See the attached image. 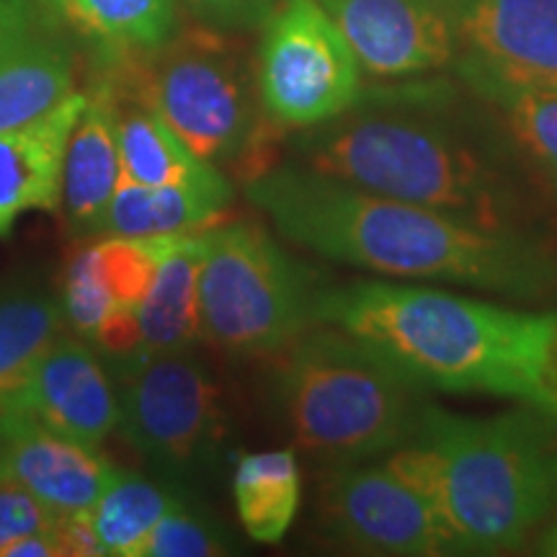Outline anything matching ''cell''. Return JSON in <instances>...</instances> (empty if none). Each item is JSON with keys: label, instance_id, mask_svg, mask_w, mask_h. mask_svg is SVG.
I'll return each instance as SVG.
<instances>
[{"label": "cell", "instance_id": "obj_1", "mask_svg": "<svg viewBox=\"0 0 557 557\" xmlns=\"http://www.w3.org/2000/svg\"><path fill=\"white\" fill-rule=\"evenodd\" d=\"M246 197L282 238L393 282L447 284L557 308V243L359 189L308 165H269Z\"/></svg>", "mask_w": 557, "mask_h": 557}, {"label": "cell", "instance_id": "obj_2", "mask_svg": "<svg viewBox=\"0 0 557 557\" xmlns=\"http://www.w3.org/2000/svg\"><path fill=\"white\" fill-rule=\"evenodd\" d=\"M292 152L295 163L344 184L480 225L532 233L549 225L547 194L498 116L436 86L361 90L336 120L299 129Z\"/></svg>", "mask_w": 557, "mask_h": 557}, {"label": "cell", "instance_id": "obj_3", "mask_svg": "<svg viewBox=\"0 0 557 557\" xmlns=\"http://www.w3.org/2000/svg\"><path fill=\"white\" fill-rule=\"evenodd\" d=\"M318 325L374 346L423 389L491 395L557 416V308L367 278L320 292Z\"/></svg>", "mask_w": 557, "mask_h": 557}, {"label": "cell", "instance_id": "obj_4", "mask_svg": "<svg viewBox=\"0 0 557 557\" xmlns=\"http://www.w3.org/2000/svg\"><path fill=\"white\" fill-rule=\"evenodd\" d=\"M385 465L431 506L457 555L513 553L557 513V416H462L426 403Z\"/></svg>", "mask_w": 557, "mask_h": 557}, {"label": "cell", "instance_id": "obj_5", "mask_svg": "<svg viewBox=\"0 0 557 557\" xmlns=\"http://www.w3.org/2000/svg\"><path fill=\"white\" fill-rule=\"evenodd\" d=\"M271 406L297 449L329 465L377 459L406 444L426 393L385 354L312 325L276 354Z\"/></svg>", "mask_w": 557, "mask_h": 557}, {"label": "cell", "instance_id": "obj_6", "mask_svg": "<svg viewBox=\"0 0 557 557\" xmlns=\"http://www.w3.org/2000/svg\"><path fill=\"white\" fill-rule=\"evenodd\" d=\"M233 37L197 24L152 52L99 58L96 70L156 109L194 156L250 178L267 169L261 152L274 124L263 111L256 60Z\"/></svg>", "mask_w": 557, "mask_h": 557}, {"label": "cell", "instance_id": "obj_7", "mask_svg": "<svg viewBox=\"0 0 557 557\" xmlns=\"http://www.w3.org/2000/svg\"><path fill=\"white\" fill-rule=\"evenodd\" d=\"M325 287L259 222L209 227L199 269L201 338L230 357H276L318 325Z\"/></svg>", "mask_w": 557, "mask_h": 557}, {"label": "cell", "instance_id": "obj_8", "mask_svg": "<svg viewBox=\"0 0 557 557\" xmlns=\"http://www.w3.org/2000/svg\"><path fill=\"white\" fill-rule=\"evenodd\" d=\"M124 438L178 483L205 480L225 455L227 408L220 382L191 357L165 354L114 369Z\"/></svg>", "mask_w": 557, "mask_h": 557}, {"label": "cell", "instance_id": "obj_9", "mask_svg": "<svg viewBox=\"0 0 557 557\" xmlns=\"http://www.w3.org/2000/svg\"><path fill=\"white\" fill-rule=\"evenodd\" d=\"M261 29L256 83L274 127H318L359 101L364 70L318 0H284Z\"/></svg>", "mask_w": 557, "mask_h": 557}, {"label": "cell", "instance_id": "obj_10", "mask_svg": "<svg viewBox=\"0 0 557 557\" xmlns=\"http://www.w3.org/2000/svg\"><path fill=\"white\" fill-rule=\"evenodd\" d=\"M320 527L338 545L377 557L457 555L447 529L385 459L331 465L320 483Z\"/></svg>", "mask_w": 557, "mask_h": 557}, {"label": "cell", "instance_id": "obj_11", "mask_svg": "<svg viewBox=\"0 0 557 557\" xmlns=\"http://www.w3.org/2000/svg\"><path fill=\"white\" fill-rule=\"evenodd\" d=\"M374 78L447 67L459 47L462 0H318Z\"/></svg>", "mask_w": 557, "mask_h": 557}, {"label": "cell", "instance_id": "obj_12", "mask_svg": "<svg viewBox=\"0 0 557 557\" xmlns=\"http://www.w3.org/2000/svg\"><path fill=\"white\" fill-rule=\"evenodd\" d=\"M67 26L41 0H0V132L29 124L75 94Z\"/></svg>", "mask_w": 557, "mask_h": 557}, {"label": "cell", "instance_id": "obj_13", "mask_svg": "<svg viewBox=\"0 0 557 557\" xmlns=\"http://www.w3.org/2000/svg\"><path fill=\"white\" fill-rule=\"evenodd\" d=\"M16 413L32 416L75 442L101 447L120 431V387L88 341L62 333L39 359Z\"/></svg>", "mask_w": 557, "mask_h": 557}, {"label": "cell", "instance_id": "obj_14", "mask_svg": "<svg viewBox=\"0 0 557 557\" xmlns=\"http://www.w3.org/2000/svg\"><path fill=\"white\" fill-rule=\"evenodd\" d=\"M120 475L99 447L41 426L26 413L0 416V478L58 513L86 511Z\"/></svg>", "mask_w": 557, "mask_h": 557}, {"label": "cell", "instance_id": "obj_15", "mask_svg": "<svg viewBox=\"0 0 557 557\" xmlns=\"http://www.w3.org/2000/svg\"><path fill=\"white\" fill-rule=\"evenodd\" d=\"M459 45L470 65L557 94V0H462Z\"/></svg>", "mask_w": 557, "mask_h": 557}, {"label": "cell", "instance_id": "obj_16", "mask_svg": "<svg viewBox=\"0 0 557 557\" xmlns=\"http://www.w3.org/2000/svg\"><path fill=\"white\" fill-rule=\"evenodd\" d=\"M83 107L86 90H75L39 120L0 132V240L24 214L60 209L67 139Z\"/></svg>", "mask_w": 557, "mask_h": 557}, {"label": "cell", "instance_id": "obj_17", "mask_svg": "<svg viewBox=\"0 0 557 557\" xmlns=\"http://www.w3.org/2000/svg\"><path fill=\"white\" fill-rule=\"evenodd\" d=\"M120 181L122 156L116 143L114 101L109 83L96 73L86 90V107L70 132L62 165L60 209L75 235L90 238Z\"/></svg>", "mask_w": 557, "mask_h": 557}, {"label": "cell", "instance_id": "obj_18", "mask_svg": "<svg viewBox=\"0 0 557 557\" xmlns=\"http://www.w3.org/2000/svg\"><path fill=\"white\" fill-rule=\"evenodd\" d=\"M96 73L111 88L122 176L145 186H199V189L233 186L225 171L194 156L189 145L163 122L156 109H150L139 96L103 70H96Z\"/></svg>", "mask_w": 557, "mask_h": 557}, {"label": "cell", "instance_id": "obj_19", "mask_svg": "<svg viewBox=\"0 0 557 557\" xmlns=\"http://www.w3.org/2000/svg\"><path fill=\"white\" fill-rule=\"evenodd\" d=\"M205 246L207 230L173 235L165 246L150 295L137 308V361L194 351V346L205 341L199 315V269Z\"/></svg>", "mask_w": 557, "mask_h": 557}, {"label": "cell", "instance_id": "obj_20", "mask_svg": "<svg viewBox=\"0 0 557 557\" xmlns=\"http://www.w3.org/2000/svg\"><path fill=\"white\" fill-rule=\"evenodd\" d=\"M233 205V186H145L122 176L90 238H171L220 225Z\"/></svg>", "mask_w": 557, "mask_h": 557}, {"label": "cell", "instance_id": "obj_21", "mask_svg": "<svg viewBox=\"0 0 557 557\" xmlns=\"http://www.w3.org/2000/svg\"><path fill=\"white\" fill-rule=\"evenodd\" d=\"M62 299L39 282L0 284V416L16 413L34 369L65 333Z\"/></svg>", "mask_w": 557, "mask_h": 557}, {"label": "cell", "instance_id": "obj_22", "mask_svg": "<svg viewBox=\"0 0 557 557\" xmlns=\"http://www.w3.org/2000/svg\"><path fill=\"white\" fill-rule=\"evenodd\" d=\"M459 75L498 116L527 169L557 201V94L517 86L465 60L459 62Z\"/></svg>", "mask_w": 557, "mask_h": 557}, {"label": "cell", "instance_id": "obj_23", "mask_svg": "<svg viewBox=\"0 0 557 557\" xmlns=\"http://www.w3.org/2000/svg\"><path fill=\"white\" fill-rule=\"evenodd\" d=\"M99 58L145 54L181 29L178 0H41Z\"/></svg>", "mask_w": 557, "mask_h": 557}, {"label": "cell", "instance_id": "obj_24", "mask_svg": "<svg viewBox=\"0 0 557 557\" xmlns=\"http://www.w3.org/2000/svg\"><path fill=\"white\" fill-rule=\"evenodd\" d=\"M235 511L250 540L276 545L289 532L302 500V470L295 449L243 455L233 470Z\"/></svg>", "mask_w": 557, "mask_h": 557}, {"label": "cell", "instance_id": "obj_25", "mask_svg": "<svg viewBox=\"0 0 557 557\" xmlns=\"http://www.w3.org/2000/svg\"><path fill=\"white\" fill-rule=\"evenodd\" d=\"M178 498L143 475L120 470L107 493L88 508L103 555L143 557L152 529Z\"/></svg>", "mask_w": 557, "mask_h": 557}, {"label": "cell", "instance_id": "obj_26", "mask_svg": "<svg viewBox=\"0 0 557 557\" xmlns=\"http://www.w3.org/2000/svg\"><path fill=\"white\" fill-rule=\"evenodd\" d=\"M171 238H116V235H107V238L90 240L96 271H99L103 287L109 289L116 305L137 310L139 302L150 295L160 259H163V250Z\"/></svg>", "mask_w": 557, "mask_h": 557}, {"label": "cell", "instance_id": "obj_27", "mask_svg": "<svg viewBox=\"0 0 557 557\" xmlns=\"http://www.w3.org/2000/svg\"><path fill=\"white\" fill-rule=\"evenodd\" d=\"M62 310H65V323L73 329L75 336L83 341H94L96 333L109 318V312L116 308L109 289L103 287L99 271H96L90 243H86L78 253L73 256L62 278Z\"/></svg>", "mask_w": 557, "mask_h": 557}, {"label": "cell", "instance_id": "obj_28", "mask_svg": "<svg viewBox=\"0 0 557 557\" xmlns=\"http://www.w3.org/2000/svg\"><path fill=\"white\" fill-rule=\"evenodd\" d=\"M227 553L230 547L220 529L178 500L152 529L143 557H220Z\"/></svg>", "mask_w": 557, "mask_h": 557}, {"label": "cell", "instance_id": "obj_29", "mask_svg": "<svg viewBox=\"0 0 557 557\" xmlns=\"http://www.w3.org/2000/svg\"><path fill=\"white\" fill-rule=\"evenodd\" d=\"M58 517V511L41 504L26 487H21L9 478H0V557L5 555V549L13 542L52 527Z\"/></svg>", "mask_w": 557, "mask_h": 557}, {"label": "cell", "instance_id": "obj_30", "mask_svg": "<svg viewBox=\"0 0 557 557\" xmlns=\"http://www.w3.org/2000/svg\"><path fill=\"white\" fill-rule=\"evenodd\" d=\"M197 24L225 34L261 29L284 0H181Z\"/></svg>", "mask_w": 557, "mask_h": 557}]
</instances>
